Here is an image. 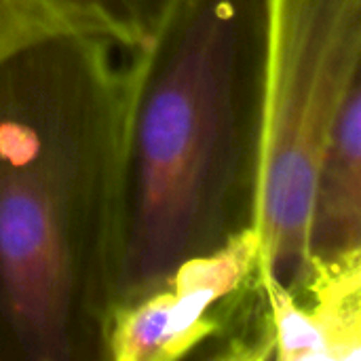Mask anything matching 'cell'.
I'll use <instances>...</instances> for the list:
<instances>
[{
    "label": "cell",
    "mask_w": 361,
    "mask_h": 361,
    "mask_svg": "<svg viewBox=\"0 0 361 361\" xmlns=\"http://www.w3.org/2000/svg\"><path fill=\"white\" fill-rule=\"evenodd\" d=\"M269 360L360 361L361 254L311 262L305 283L262 281Z\"/></svg>",
    "instance_id": "5b68a950"
},
{
    "label": "cell",
    "mask_w": 361,
    "mask_h": 361,
    "mask_svg": "<svg viewBox=\"0 0 361 361\" xmlns=\"http://www.w3.org/2000/svg\"><path fill=\"white\" fill-rule=\"evenodd\" d=\"M307 252L309 262L361 254V89L349 97L319 159Z\"/></svg>",
    "instance_id": "8992f818"
},
{
    "label": "cell",
    "mask_w": 361,
    "mask_h": 361,
    "mask_svg": "<svg viewBox=\"0 0 361 361\" xmlns=\"http://www.w3.org/2000/svg\"><path fill=\"white\" fill-rule=\"evenodd\" d=\"M361 89V0H267L264 144L256 235L260 279L296 290L328 137Z\"/></svg>",
    "instance_id": "3957f363"
},
{
    "label": "cell",
    "mask_w": 361,
    "mask_h": 361,
    "mask_svg": "<svg viewBox=\"0 0 361 361\" xmlns=\"http://www.w3.org/2000/svg\"><path fill=\"white\" fill-rule=\"evenodd\" d=\"M267 0H165L127 53L112 309L256 228Z\"/></svg>",
    "instance_id": "7a4b0ae2"
},
{
    "label": "cell",
    "mask_w": 361,
    "mask_h": 361,
    "mask_svg": "<svg viewBox=\"0 0 361 361\" xmlns=\"http://www.w3.org/2000/svg\"><path fill=\"white\" fill-rule=\"evenodd\" d=\"M123 55L82 32L0 55V361H106Z\"/></svg>",
    "instance_id": "6da1fadb"
},
{
    "label": "cell",
    "mask_w": 361,
    "mask_h": 361,
    "mask_svg": "<svg viewBox=\"0 0 361 361\" xmlns=\"http://www.w3.org/2000/svg\"><path fill=\"white\" fill-rule=\"evenodd\" d=\"M267 360V302L256 228L182 262L169 281L112 309L106 361H176L192 355Z\"/></svg>",
    "instance_id": "277c9868"
},
{
    "label": "cell",
    "mask_w": 361,
    "mask_h": 361,
    "mask_svg": "<svg viewBox=\"0 0 361 361\" xmlns=\"http://www.w3.org/2000/svg\"><path fill=\"white\" fill-rule=\"evenodd\" d=\"M165 0H0V55L49 32H82L137 49Z\"/></svg>",
    "instance_id": "52a82bcc"
}]
</instances>
